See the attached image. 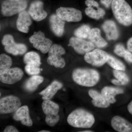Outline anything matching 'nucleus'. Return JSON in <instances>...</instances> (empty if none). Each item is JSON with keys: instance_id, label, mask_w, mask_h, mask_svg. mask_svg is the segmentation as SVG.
Here are the masks:
<instances>
[{"instance_id": "nucleus-12", "label": "nucleus", "mask_w": 132, "mask_h": 132, "mask_svg": "<svg viewBox=\"0 0 132 132\" xmlns=\"http://www.w3.org/2000/svg\"><path fill=\"white\" fill-rule=\"evenodd\" d=\"M24 72L18 68H9L0 73L1 82L7 85H12L22 79Z\"/></svg>"}, {"instance_id": "nucleus-9", "label": "nucleus", "mask_w": 132, "mask_h": 132, "mask_svg": "<svg viewBox=\"0 0 132 132\" xmlns=\"http://www.w3.org/2000/svg\"><path fill=\"white\" fill-rule=\"evenodd\" d=\"M21 105V102L18 97L9 95L3 97L0 100V113L1 114H6L14 112Z\"/></svg>"}, {"instance_id": "nucleus-36", "label": "nucleus", "mask_w": 132, "mask_h": 132, "mask_svg": "<svg viewBox=\"0 0 132 132\" xmlns=\"http://www.w3.org/2000/svg\"><path fill=\"white\" fill-rule=\"evenodd\" d=\"M113 0H100V2L107 8L110 7Z\"/></svg>"}, {"instance_id": "nucleus-29", "label": "nucleus", "mask_w": 132, "mask_h": 132, "mask_svg": "<svg viewBox=\"0 0 132 132\" xmlns=\"http://www.w3.org/2000/svg\"><path fill=\"white\" fill-rule=\"evenodd\" d=\"M107 62L111 67L115 70L124 71L126 70L125 65L121 61L110 55H109Z\"/></svg>"}, {"instance_id": "nucleus-23", "label": "nucleus", "mask_w": 132, "mask_h": 132, "mask_svg": "<svg viewBox=\"0 0 132 132\" xmlns=\"http://www.w3.org/2000/svg\"><path fill=\"white\" fill-rule=\"evenodd\" d=\"M124 91L120 88L106 87L101 90V94L110 104H114L116 102V95L123 94Z\"/></svg>"}, {"instance_id": "nucleus-19", "label": "nucleus", "mask_w": 132, "mask_h": 132, "mask_svg": "<svg viewBox=\"0 0 132 132\" xmlns=\"http://www.w3.org/2000/svg\"><path fill=\"white\" fill-rule=\"evenodd\" d=\"M62 86L61 82L57 81H54L39 94L42 96V99L43 100H51L58 91L61 89Z\"/></svg>"}, {"instance_id": "nucleus-1", "label": "nucleus", "mask_w": 132, "mask_h": 132, "mask_svg": "<svg viewBox=\"0 0 132 132\" xmlns=\"http://www.w3.org/2000/svg\"><path fill=\"white\" fill-rule=\"evenodd\" d=\"M112 10L117 21L121 25L129 26L132 24V9L125 0H113Z\"/></svg>"}, {"instance_id": "nucleus-4", "label": "nucleus", "mask_w": 132, "mask_h": 132, "mask_svg": "<svg viewBox=\"0 0 132 132\" xmlns=\"http://www.w3.org/2000/svg\"><path fill=\"white\" fill-rule=\"evenodd\" d=\"M65 53V50L61 45H53L48 52V64L56 68H63L65 65V62L62 55Z\"/></svg>"}, {"instance_id": "nucleus-40", "label": "nucleus", "mask_w": 132, "mask_h": 132, "mask_svg": "<svg viewBox=\"0 0 132 132\" xmlns=\"http://www.w3.org/2000/svg\"><path fill=\"white\" fill-rule=\"evenodd\" d=\"M39 132H50V131H46V130H42V131H39Z\"/></svg>"}, {"instance_id": "nucleus-17", "label": "nucleus", "mask_w": 132, "mask_h": 132, "mask_svg": "<svg viewBox=\"0 0 132 132\" xmlns=\"http://www.w3.org/2000/svg\"><path fill=\"white\" fill-rule=\"evenodd\" d=\"M30 16L28 13L24 10L19 13L16 22V27L19 31L24 33L28 32L29 28L32 24Z\"/></svg>"}, {"instance_id": "nucleus-24", "label": "nucleus", "mask_w": 132, "mask_h": 132, "mask_svg": "<svg viewBox=\"0 0 132 132\" xmlns=\"http://www.w3.org/2000/svg\"><path fill=\"white\" fill-rule=\"evenodd\" d=\"M43 77L40 76L33 75L24 83V89L28 92H34L37 89L39 85L43 82Z\"/></svg>"}, {"instance_id": "nucleus-32", "label": "nucleus", "mask_w": 132, "mask_h": 132, "mask_svg": "<svg viewBox=\"0 0 132 132\" xmlns=\"http://www.w3.org/2000/svg\"><path fill=\"white\" fill-rule=\"evenodd\" d=\"M127 50L125 49L124 46L121 44H118L114 48V53L118 56L124 57L126 52Z\"/></svg>"}, {"instance_id": "nucleus-16", "label": "nucleus", "mask_w": 132, "mask_h": 132, "mask_svg": "<svg viewBox=\"0 0 132 132\" xmlns=\"http://www.w3.org/2000/svg\"><path fill=\"white\" fill-rule=\"evenodd\" d=\"M113 128L119 132H132V124L120 116H115L111 121Z\"/></svg>"}, {"instance_id": "nucleus-5", "label": "nucleus", "mask_w": 132, "mask_h": 132, "mask_svg": "<svg viewBox=\"0 0 132 132\" xmlns=\"http://www.w3.org/2000/svg\"><path fill=\"white\" fill-rule=\"evenodd\" d=\"M27 6V2L26 0L17 1L6 0L2 4V13L5 16H12L24 11Z\"/></svg>"}, {"instance_id": "nucleus-33", "label": "nucleus", "mask_w": 132, "mask_h": 132, "mask_svg": "<svg viewBox=\"0 0 132 132\" xmlns=\"http://www.w3.org/2000/svg\"><path fill=\"white\" fill-rule=\"evenodd\" d=\"M85 3L87 7H99L98 3L95 0H86Z\"/></svg>"}, {"instance_id": "nucleus-38", "label": "nucleus", "mask_w": 132, "mask_h": 132, "mask_svg": "<svg viewBox=\"0 0 132 132\" xmlns=\"http://www.w3.org/2000/svg\"><path fill=\"white\" fill-rule=\"evenodd\" d=\"M128 110L130 113L132 115V101L128 105Z\"/></svg>"}, {"instance_id": "nucleus-26", "label": "nucleus", "mask_w": 132, "mask_h": 132, "mask_svg": "<svg viewBox=\"0 0 132 132\" xmlns=\"http://www.w3.org/2000/svg\"><path fill=\"white\" fill-rule=\"evenodd\" d=\"M24 61L26 64H35L39 67L42 64L39 55L36 52H29L26 54L24 57Z\"/></svg>"}, {"instance_id": "nucleus-28", "label": "nucleus", "mask_w": 132, "mask_h": 132, "mask_svg": "<svg viewBox=\"0 0 132 132\" xmlns=\"http://www.w3.org/2000/svg\"><path fill=\"white\" fill-rule=\"evenodd\" d=\"M13 63L12 58L5 54L0 55V73L10 68Z\"/></svg>"}, {"instance_id": "nucleus-34", "label": "nucleus", "mask_w": 132, "mask_h": 132, "mask_svg": "<svg viewBox=\"0 0 132 132\" xmlns=\"http://www.w3.org/2000/svg\"><path fill=\"white\" fill-rule=\"evenodd\" d=\"M123 58L127 62L132 63V53L129 50H127L126 54Z\"/></svg>"}, {"instance_id": "nucleus-37", "label": "nucleus", "mask_w": 132, "mask_h": 132, "mask_svg": "<svg viewBox=\"0 0 132 132\" xmlns=\"http://www.w3.org/2000/svg\"><path fill=\"white\" fill-rule=\"evenodd\" d=\"M127 47L128 50L132 53V37L128 40Z\"/></svg>"}, {"instance_id": "nucleus-15", "label": "nucleus", "mask_w": 132, "mask_h": 132, "mask_svg": "<svg viewBox=\"0 0 132 132\" xmlns=\"http://www.w3.org/2000/svg\"><path fill=\"white\" fill-rule=\"evenodd\" d=\"M50 28L53 33L58 37H61L64 34L65 22L57 14H52L50 17Z\"/></svg>"}, {"instance_id": "nucleus-21", "label": "nucleus", "mask_w": 132, "mask_h": 132, "mask_svg": "<svg viewBox=\"0 0 132 132\" xmlns=\"http://www.w3.org/2000/svg\"><path fill=\"white\" fill-rule=\"evenodd\" d=\"M43 111L46 117H54L59 116L58 114L59 106L58 104L50 100H45L43 102L42 105Z\"/></svg>"}, {"instance_id": "nucleus-8", "label": "nucleus", "mask_w": 132, "mask_h": 132, "mask_svg": "<svg viewBox=\"0 0 132 132\" xmlns=\"http://www.w3.org/2000/svg\"><path fill=\"white\" fill-rule=\"evenodd\" d=\"M109 54L101 49L97 48L85 54L84 60L88 64L95 67H101L106 63Z\"/></svg>"}, {"instance_id": "nucleus-20", "label": "nucleus", "mask_w": 132, "mask_h": 132, "mask_svg": "<svg viewBox=\"0 0 132 132\" xmlns=\"http://www.w3.org/2000/svg\"><path fill=\"white\" fill-rule=\"evenodd\" d=\"M89 96L93 100L92 103L94 106L99 108H105L108 107L110 104L101 94L94 90H90L88 92Z\"/></svg>"}, {"instance_id": "nucleus-11", "label": "nucleus", "mask_w": 132, "mask_h": 132, "mask_svg": "<svg viewBox=\"0 0 132 132\" xmlns=\"http://www.w3.org/2000/svg\"><path fill=\"white\" fill-rule=\"evenodd\" d=\"M68 46L73 48L76 53L81 54H85L93 50L95 48L94 44L91 41H87L76 37L70 38Z\"/></svg>"}, {"instance_id": "nucleus-2", "label": "nucleus", "mask_w": 132, "mask_h": 132, "mask_svg": "<svg viewBox=\"0 0 132 132\" xmlns=\"http://www.w3.org/2000/svg\"><path fill=\"white\" fill-rule=\"evenodd\" d=\"M67 120L71 126L79 128H89L95 121L92 114L81 109H76L72 112L69 115Z\"/></svg>"}, {"instance_id": "nucleus-35", "label": "nucleus", "mask_w": 132, "mask_h": 132, "mask_svg": "<svg viewBox=\"0 0 132 132\" xmlns=\"http://www.w3.org/2000/svg\"><path fill=\"white\" fill-rule=\"evenodd\" d=\"M4 132H19V131L13 126L10 125L6 127L5 130L3 131Z\"/></svg>"}, {"instance_id": "nucleus-27", "label": "nucleus", "mask_w": 132, "mask_h": 132, "mask_svg": "<svg viewBox=\"0 0 132 132\" xmlns=\"http://www.w3.org/2000/svg\"><path fill=\"white\" fill-rule=\"evenodd\" d=\"M91 29L88 25H83L76 29L74 34L77 38L82 39H88Z\"/></svg>"}, {"instance_id": "nucleus-13", "label": "nucleus", "mask_w": 132, "mask_h": 132, "mask_svg": "<svg viewBox=\"0 0 132 132\" xmlns=\"http://www.w3.org/2000/svg\"><path fill=\"white\" fill-rule=\"evenodd\" d=\"M28 13L33 20L36 21H41L47 16V13L43 9V3L38 0L31 3Z\"/></svg>"}, {"instance_id": "nucleus-25", "label": "nucleus", "mask_w": 132, "mask_h": 132, "mask_svg": "<svg viewBox=\"0 0 132 132\" xmlns=\"http://www.w3.org/2000/svg\"><path fill=\"white\" fill-rule=\"evenodd\" d=\"M85 12L88 16L96 20L102 18L105 14V10L99 7H87L85 10Z\"/></svg>"}, {"instance_id": "nucleus-10", "label": "nucleus", "mask_w": 132, "mask_h": 132, "mask_svg": "<svg viewBox=\"0 0 132 132\" xmlns=\"http://www.w3.org/2000/svg\"><path fill=\"white\" fill-rule=\"evenodd\" d=\"M56 13L60 18L68 22H78L82 18L81 12L73 8L60 7L57 9Z\"/></svg>"}, {"instance_id": "nucleus-3", "label": "nucleus", "mask_w": 132, "mask_h": 132, "mask_svg": "<svg viewBox=\"0 0 132 132\" xmlns=\"http://www.w3.org/2000/svg\"><path fill=\"white\" fill-rule=\"evenodd\" d=\"M72 77L76 83L87 87L95 86L100 79V75L97 71L88 69H76L73 72Z\"/></svg>"}, {"instance_id": "nucleus-7", "label": "nucleus", "mask_w": 132, "mask_h": 132, "mask_svg": "<svg viewBox=\"0 0 132 132\" xmlns=\"http://www.w3.org/2000/svg\"><path fill=\"white\" fill-rule=\"evenodd\" d=\"M2 42L5 47V51L14 55L24 54L27 50L26 45L15 42L13 37L10 35L4 36Z\"/></svg>"}, {"instance_id": "nucleus-42", "label": "nucleus", "mask_w": 132, "mask_h": 132, "mask_svg": "<svg viewBox=\"0 0 132 132\" xmlns=\"http://www.w3.org/2000/svg\"><path fill=\"white\" fill-rule=\"evenodd\" d=\"M10 1H19V0H10Z\"/></svg>"}, {"instance_id": "nucleus-31", "label": "nucleus", "mask_w": 132, "mask_h": 132, "mask_svg": "<svg viewBox=\"0 0 132 132\" xmlns=\"http://www.w3.org/2000/svg\"><path fill=\"white\" fill-rule=\"evenodd\" d=\"M25 70L28 74L32 76L38 75L40 72L39 66L34 64H26Z\"/></svg>"}, {"instance_id": "nucleus-18", "label": "nucleus", "mask_w": 132, "mask_h": 132, "mask_svg": "<svg viewBox=\"0 0 132 132\" xmlns=\"http://www.w3.org/2000/svg\"><path fill=\"white\" fill-rule=\"evenodd\" d=\"M102 27L108 40H116L118 39L119 36V31L114 22L107 20L104 22Z\"/></svg>"}, {"instance_id": "nucleus-22", "label": "nucleus", "mask_w": 132, "mask_h": 132, "mask_svg": "<svg viewBox=\"0 0 132 132\" xmlns=\"http://www.w3.org/2000/svg\"><path fill=\"white\" fill-rule=\"evenodd\" d=\"M88 39L98 48L105 47L108 45L106 41L101 36L100 30L97 28L91 29Z\"/></svg>"}, {"instance_id": "nucleus-14", "label": "nucleus", "mask_w": 132, "mask_h": 132, "mask_svg": "<svg viewBox=\"0 0 132 132\" xmlns=\"http://www.w3.org/2000/svg\"><path fill=\"white\" fill-rule=\"evenodd\" d=\"M13 119L16 121H20L22 125L27 127H31L33 125V121L29 115V109L27 105L20 107L15 111Z\"/></svg>"}, {"instance_id": "nucleus-6", "label": "nucleus", "mask_w": 132, "mask_h": 132, "mask_svg": "<svg viewBox=\"0 0 132 132\" xmlns=\"http://www.w3.org/2000/svg\"><path fill=\"white\" fill-rule=\"evenodd\" d=\"M29 40L34 47L43 54L48 53L53 45L52 40L46 38L44 33L40 31L34 34Z\"/></svg>"}, {"instance_id": "nucleus-41", "label": "nucleus", "mask_w": 132, "mask_h": 132, "mask_svg": "<svg viewBox=\"0 0 132 132\" xmlns=\"http://www.w3.org/2000/svg\"><path fill=\"white\" fill-rule=\"evenodd\" d=\"M81 132H92L93 131H88V130H87V131H80Z\"/></svg>"}, {"instance_id": "nucleus-30", "label": "nucleus", "mask_w": 132, "mask_h": 132, "mask_svg": "<svg viewBox=\"0 0 132 132\" xmlns=\"http://www.w3.org/2000/svg\"><path fill=\"white\" fill-rule=\"evenodd\" d=\"M113 73L114 76L120 82L121 85H126L129 82V78L123 71L114 69Z\"/></svg>"}, {"instance_id": "nucleus-39", "label": "nucleus", "mask_w": 132, "mask_h": 132, "mask_svg": "<svg viewBox=\"0 0 132 132\" xmlns=\"http://www.w3.org/2000/svg\"><path fill=\"white\" fill-rule=\"evenodd\" d=\"M112 83L113 84H114V85H121V83L118 80L113 79L111 81Z\"/></svg>"}]
</instances>
